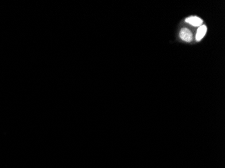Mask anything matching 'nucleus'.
Returning <instances> with one entry per match:
<instances>
[{"mask_svg":"<svg viewBox=\"0 0 225 168\" xmlns=\"http://www.w3.org/2000/svg\"><path fill=\"white\" fill-rule=\"evenodd\" d=\"M185 22L194 26H200L203 23L202 19L197 16H191L185 19Z\"/></svg>","mask_w":225,"mask_h":168,"instance_id":"2","label":"nucleus"},{"mask_svg":"<svg viewBox=\"0 0 225 168\" xmlns=\"http://www.w3.org/2000/svg\"><path fill=\"white\" fill-rule=\"evenodd\" d=\"M179 37L182 40L186 42H191L193 39L192 33L188 28H182L179 32Z\"/></svg>","mask_w":225,"mask_h":168,"instance_id":"1","label":"nucleus"},{"mask_svg":"<svg viewBox=\"0 0 225 168\" xmlns=\"http://www.w3.org/2000/svg\"><path fill=\"white\" fill-rule=\"evenodd\" d=\"M207 31V27L205 26V25H201L199 27V28L197 29V34H196V40L197 41H199L200 40H201L204 38V37L205 36V33H206Z\"/></svg>","mask_w":225,"mask_h":168,"instance_id":"3","label":"nucleus"}]
</instances>
